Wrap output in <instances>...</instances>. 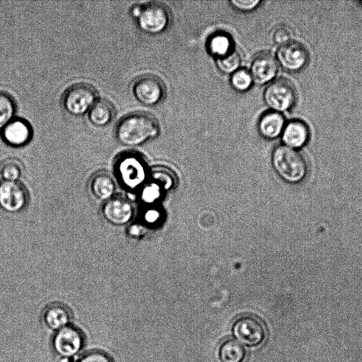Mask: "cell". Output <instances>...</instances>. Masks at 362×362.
I'll return each instance as SVG.
<instances>
[{
  "instance_id": "18",
  "label": "cell",
  "mask_w": 362,
  "mask_h": 362,
  "mask_svg": "<svg viewBox=\"0 0 362 362\" xmlns=\"http://www.w3.org/2000/svg\"><path fill=\"white\" fill-rule=\"evenodd\" d=\"M44 319L49 328L59 330L68 326L71 320V313L64 305L54 303L47 308Z\"/></svg>"
},
{
  "instance_id": "6",
  "label": "cell",
  "mask_w": 362,
  "mask_h": 362,
  "mask_svg": "<svg viewBox=\"0 0 362 362\" xmlns=\"http://www.w3.org/2000/svg\"><path fill=\"white\" fill-rule=\"evenodd\" d=\"M233 334L238 342L250 347L259 346L267 337L264 325L257 317L245 315L233 323Z\"/></svg>"
},
{
  "instance_id": "24",
  "label": "cell",
  "mask_w": 362,
  "mask_h": 362,
  "mask_svg": "<svg viewBox=\"0 0 362 362\" xmlns=\"http://www.w3.org/2000/svg\"><path fill=\"white\" fill-rule=\"evenodd\" d=\"M241 62L240 54L236 49H234L226 56L216 59L218 69L226 74H232L239 69Z\"/></svg>"
},
{
  "instance_id": "19",
  "label": "cell",
  "mask_w": 362,
  "mask_h": 362,
  "mask_svg": "<svg viewBox=\"0 0 362 362\" xmlns=\"http://www.w3.org/2000/svg\"><path fill=\"white\" fill-rule=\"evenodd\" d=\"M207 48L209 53L216 59L226 56L235 49L231 37L224 33H216L208 40Z\"/></svg>"
},
{
  "instance_id": "25",
  "label": "cell",
  "mask_w": 362,
  "mask_h": 362,
  "mask_svg": "<svg viewBox=\"0 0 362 362\" xmlns=\"http://www.w3.org/2000/svg\"><path fill=\"white\" fill-rule=\"evenodd\" d=\"M253 80L250 71L245 69H239L230 76L232 87L237 91L245 92L252 86Z\"/></svg>"
},
{
  "instance_id": "8",
  "label": "cell",
  "mask_w": 362,
  "mask_h": 362,
  "mask_svg": "<svg viewBox=\"0 0 362 362\" xmlns=\"http://www.w3.org/2000/svg\"><path fill=\"white\" fill-rule=\"evenodd\" d=\"M132 92L140 103L153 106L163 100L165 89L163 83L158 77L144 75L134 82Z\"/></svg>"
},
{
  "instance_id": "16",
  "label": "cell",
  "mask_w": 362,
  "mask_h": 362,
  "mask_svg": "<svg viewBox=\"0 0 362 362\" xmlns=\"http://www.w3.org/2000/svg\"><path fill=\"white\" fill-rule=\"evenodd\" d=\"M309 135V129L305 123L300 120H293L284 127L282 139L286 146L296 148L305 145Z\"/></svg>"
},
{
  "instance_id": "7",
  "label": "cell",
  "mask_w": 362,
  "mask_h": 362,
  "mask_svg": "<svg viewBox=\"0 0 362 362\" xmlns=\"http://www.w3.org/2000/svg\"><path fill=\"white\" fill-rule=\"evenodd\" d=\"M116 171L122 183L129 189H135L146 178V165L137 154L126 153L121 156L116 163Z\"/></svg>"
},
{
  "instance_id": "15",
  "label": "cell",
  "mask_w": 362,
  "mask_h": 362,
  "mask_svg": "<svg viewBox=\"0 0 362 362\" xmlns=\"http://www.w3.org/2000/svg\"><path fill=\"white\" fill-rule=\"evenodd\" d=\"M285 127V119L278 112H264L258 121L257 128L262 136L272 139L279 136Z\"/></svg>"
},
{
  "instance_id": "3",
  "label": "cell",
  "mask_w": 362,
  "mask_h": 362,
  "mask_svg": "<svg viewBox=\"0 0 362 362\" xmlns=\"http://www.w3.org/2000/svg\"><path fill=\"white\" fill-rule=\"evenodd\" d=\"M131 14L136 19L140 30L151 35L164 31L170 20L168 9L158 2L135 5L131 9Z\"/></svg>"
},
{
  "instance_id": "14",
  "label": "cell",
  "mask_w": 362,
  "mask_h": 362,
  "mask_svg": "<svg viewBox=\"0 0 362 362\" xmlns=\"http://www.w3.org/2000/svg\"><path fill=\"white\" fill-rule=\"evenodd\" d=\"M103 214L110 223L121 226L127 223L133 216L131 203L123 198H112L103 207Z\"/></svg>"
},
{
  "instance_id": "2",
  "label": "cell",
  "mask_w": 362,
  "mask_h": 362,
  "mask_svg": "<svg viewBox=\"0 0 362 362\" xmlns=\"http://www.w3.org/2000/svg\"><path fill=\"white\" fill-rule=\"evenodd\" d=\"M272 163L276 173L289 183L301 182L308 172L304 156L296 148L286 145H279L274 148Z\"/></svg>"
},
{
  "instance_id": "4",
  "label": "cell",
  "mask_w": 362,
  "mask_h": 362,
  "mask_svg": "<svg viewBox=\"0 0 362 362\" xmlns=\"http://www.w3.org/2000/svg\"><path fill=\"white\" fill-rule=\"evenodd\" d=\"M98 100L97 90L87 83H78L70 86L62 97L64 110L73 116H82L88 112Z\"/></svg>"
},
{
  "instance_id": "1",
  "label": "cell",
  "mask_w": 362,
  "mask_h": 362,
  "mask_svg": "<svg viewBox=\"0 0 362 362\" xmlns=\"http://www.w3.org/2000/svg\"><path fill=\"white\" fill-rule=\"evenodd\" d=\"M158 121L150 114L135 112L124 116L115 128L118 141L127 146H136L159 134Z\"/></svg>"
},
{
  "instance_id": "22",
  "label": "cell",
  "mask_w": 362,
  "mask_h": 362,
  "mask_svg": "<svg viewBox=\"0 0 362 362\" xmlns=\"http://www.w3.org/2000/svg\"><path fill=\"white\" fill-rule=\"evenodd\" d=\"M16 104L7 93L0 91V130L14 119Z\"/></svg>"
},
{
  "instance_id": "11",
  "label": "cell",
  "mask_w": 362,
  "mask_h": 362,
  "mask_svg": "<svg viewBox=\"0 0 362 362\" xmlns=\"http://www.w3.org/2000/svg\"><path fill=\"white\" fill-rule=\"evenodd\" d=\"M83 344L81 332L69 325L59 329L53 341L55 351L65 357H70L77 354L82 348Z\"/></svg>"
},
{
  "instance_id": "23",
  "label": "cell",
  "mask_w": 362,
  "mask_h": 362,
  "mask_svg": "<svg viewBox=\"0 0 362 362\" xmlns=\"http://www.w3.org/2000/svg\"><path fill=\"white\" fill-rule=\"evenodd\" d=\"M22 173V164L16 158L6 159L0 165V176L2 180L17 182Z\"/></svg>"
},
{
  "instance_id": "17",
  "label": "cell",
  "mask_w": 362,
  "mask_h": 362,
  "mask_svg": "<svg viewBox=\"0 0 362 362\" xmlns=\"http://www.w3.org/2000/svg\"><path fill=\"white\" fill-rule=\"evenodd\" d=\"M115 110L113 105L105 99H98L88 112L89 121L95 127H103L113 119Z\"/></svg>"
},
{
  "instance_id": "26",
  "label": "cell",
  "mask_w": 362,
  "mask_h": 362,
  "mask_svg": "<svg viewBox=\"0 0 362 362\" xmlns=\"http://www.w3.org/2000/svg\"><path fill=\"white\" fill-rule=\"evenodd\" d=\"M293 33L292 29L286 25H280L275 28L272 37L274 42L280 46L292 41Z\"/></svg>"
},
{
  "instance_id": "5",
  "label": "cell",
  "mask_w": 362,
  "mask_h": 362,
  "mask_svg": "<svg viewBox=\"0 0 362 362\" xmlns=\"http://www.w3.org/2000/svg\"><path fill=\"white\" fill-rule=\"evenodd\" d=\"M297 93L293 84L288 79L279 78L272 81L265 88L264 100L275 112L286 111L293 106Z\"/></svg>"
},
{
  "instance_id": "13",
  "label": "cell",
  "mask_w": 362,
  "mask_h": 362,
  "mask_svg": "<svg viewBox=\"0 0 362 362\" xmlns=\"http://www.w3.org/2000/svg\"><path fill=\"white\" fill-rule=\"evenodd\" d=\"M32 136L30 125L22 119H13L1 129L4 141L13 147L25 146L30 141Z\"/></svg>"
},
{
  "instance_id": "12",
  "label": "cell",
  "mask_w": 362,
  "mask_h": 362,
  "mask_svg": "<svg viewBox=\"0 0 362 362\" xmlns=\"http://www.w3.org/2000/svg\"><path fill=\"white\" fill-rule=\"evenodd\" d=\"M278 69V62L273 55L262 53L252 59L250 73L253 82L258 85H264L275 77Z\"/></svg>"
},
{
  "instance_id": "20",
  "label": "cell",
  "mask_w": 362,
  "mask_h": 362,
  "mask_svg": "<svg viewBox=\"0 0 362 362\" xmlns=\"http://www.w3.org/2000/svg\"><path fill=\"white\" fill-rule=\"evenodd\" d=\"M93 195L100 200H109L115 191L112 178L106 173H99L92 180L90 184Z\"/></svg>"
},
{
  "instance_id": "10",
  "label": "cell",
  "mask_w": 362,
  "mask_h": 362,
  "mask_svg": "<svg viewBox=\"0 0 362 362\" xmlns=\"http://www.w3.org/2000/svg\"><path fill=\"white\" fill-rule=\"evenodd\" d=\"M309 54L301 43L291 41L280 46L276 52V60L284 69L289 71H298L308 63Z\"/></svg>"
},
{
  "instance_id": "9",
  "label": "cell",
  "mask_w": 362,
  "mask_h": 362,
  "mask_svg": "<svg viewBox=\"0 0 362 362\" xmlns=\"http://www.w3.org/2000/svg\"><path fill=\"white\" fill-rule=\"evenodd\" d=\"M28 193L18 181H0V208L8 213L22 211L28 203Z\"/></svg>"
},
{
  "instance_id": "21",
  "label": "cell",
  "mask_w": 362,
  "mask_h": 362,
  "mask_svg": "<svg viewBox=\"0 0 362 362\" xmlns=\"http://www.w3.org/2000/svg\"><path fill=\"white\" fill-rule=\"evenodd\" d=\"M218 355L221 362H243L246 351L240 342L234 339H228L221 345Z\"/></svg>"
},
{
  "instance_id": "27",
  "label": "cell",
  "mask_w": 362,
  "mask_h": 362,
  "mask_svg": "<svg viewBox=\"0 0 362 362\" xmlns=\"http://www.w3.org/2000/svg\"><path fill=\"white\" fill-rule=\"evenodd\" d=\"M262 3L260 0H233L230 1L231 6L243 12H249L255 9Z\"/></svg>"
},
{
  "instance_id": "28",
  "label": "cell",
  "mask_w": 362,
  "mask_h": 362,
  "mask_svg": "<svg viewBox=\"0 0 362 362\" xmlns=\"http://www.w3.org/2000/svg\"><path fill=\"white\" fill-rule=\"evenodd\" d=\"M80 362H111L108 356L99 351H93L84 356Z\"/></svg>"
}]
</instances>
